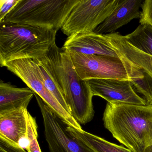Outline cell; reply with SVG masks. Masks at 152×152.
I'll return each instance as SVG.
<instances>
[{
    "label": "cell",
    "instance_id": "cell-1",
    "mask_svg": "<svg viewBox=\"0 0 152 152\" xmlns=\"http://www.w3.org/2000/svg\"><path fill=\"white\" fill-rule=\"evenodd\" d=\"M35 60L61 89L73 118L80 124L90 122L95 114L93 95L88 80H82L77 74L69 51L56 43L47 56Z\"/></svg>",
    "mask_w": 152,
    "mask_h": 152
},
{
    "label": "cell",
    "instance_id": "cell-2",
    "mask_svg": "<svg viewBox=\"0 0 152 152\" xmlns=\"http://www.w3.org/2000/svg\"><path fill=\"white\" fill-rule=\"evenodd\" d=\"M103 120L113 137L133 152H144L152 145V104L107 102Z\"/></svg>",
    "mask_w": 152,
    "mask_h": 152
},
{
    "label": "cell",
    "instance_id": "cell-3",
    "mask_svg": "<svg viewBox=\"0 0 152 152\" xmlns=\"http://www.w3.org/2000/svg\"><path fill=\"white\" fill-rule=\"evenodd\" d=\"M57 31L28 25L1 23V66L18 59L44 57L56 44Z\"/></svg>",
    "mask_w": 152,
    "mask_h": 152
},
{
    "label": "cell",
    "instance_id": "cell-4",
    "mask_svg": "<svg viewBox=\"0 0 152 152\" xmlns=\"http://www.w3.org/2000/svg\"><path fill=\"white\" fill-rule=\"evenodd\" d=\"M79 1V0H20L1 23L28 25L58 31Z\"/></svg>",
    "mask_w": 152,
    "mask_h": 152
},
{
    "label": "cell",
    "instance_id": "cell-5",
    "mask_svg": "<svg viewBox=\"0 0 152 152\" xmlns=\"http://www.w3.org/2000/svg\"><path fill=\"white\" fill-rule=\"evenodd\" d=\"M104 35L121 60L135 91L152 105V56L133 47L119 33Z\"/></svg>",
    "mask_w": 152,
    "mask_h": 152
},
{
    "label": "cell",
    "instance_id": "cell-6",
    "mask_svg": "<svg viewBox=\"0 0 152 152\" xmlns=\"http://www.w3.org/2000/svg\"><path fill=\"white\" fill-rule=\"evenodd\" d=\"M120 0H79L65 21L61 30L70 37L93 32L116 8Z\"/></svg>",
    "mask_w": 152,
    "mask_h": 152
},
{
    "label": "cell",
    "instance_id": "cell-7",
    "mask_svg": "<svg viewBox=\"0 0 152 152\" xmlns=\"http://www.w3.org/2000/svg\"><path fill=\"white\" fill-rule=\"evenodd\" d=\"M5 67L22 80L66 125L79 130H83L80 124L73 118L48 90L44 84L39 65L35 60L31 58L18 59L7 63Z\"/></svg>",
    "mask_w": 152,
    "mask_h": 152
},
{
    "label": "cell",
    "instance_id": "cell-8",
    "mask_svg": "<svg viewBox=\"0 0 152 152\" xmlns=\"http://www.w3.org/2000/svg\"><path fill=\"white\" fill-rule=\"evenodd\" d=\"M43 118L45 139L50 152H96L73 136L64 121L34 93Z\"/></svg>",
    "mask_w": 152,
    "mask_h": 152
},
{
    "label": "cell",
    "instance_id": "cell-9",
    "mask_svg": "<svg viewBox=\"0 0 152 152\" xmlns=\"http://www.w3.org/2000/svg\"><path fill=\"white\" fill-rule=\"evenodd\" d=\"M68 51L75 69L82 80H129L125 67L119 58Z\"/></svg>",
    "mask_w": 152,
    "mask_h": 152
},
{
    "label": "cell",
    "instance_id": "cell-10",
    "mask_svg": "<svg viewBox=\"0 0 152 152\" xmlns=\"http://www.w3.org/2000/svg\"><path fill=\"white\" fill-rule=\"evenodd\" d=\"M88 83L93 96L102 97L110 104L148 105L129 80L93 79Z\"/></svg>",
    "mask_w": 152,
    "mask_h": 152
},
{
    "label": "cell",
    "instance_id": "cell-11",
    "mask_svg": "<svg viewBox=\"0 0 152 152\" xmlns=\"http://www.w3.org/2000/svg\"><path fill=\"white\" fill-rule=\"evenodd\" d=\"M27 107L23 105L0 111V140L14 147L25 148Z\"/></svg>",
    "mask_w": 152,
    "mask_h": 152
},
{
    "label": "cell",
    "instance_id": "cell-12",
    "mask_svg": "<svg viewBox=\"0 0 152 152\" xmlns=\"http://www.w3.org/2000/svg\"><path fill=\"white\" fill-rule=\"evenodd\" d=\"M62 48L85 55L119 58L104 35L94 32L71 35L66 39Z\"/></svg>",
    "mask_w": 152,
    "mask_h": 152
},
{
    "label": "cell",
    "instance_id": "cell-13",
    "mask_svg": "<svg viewBox=\"0 0 152 152\" xmlns=\"http://www.w3.org/2000/svg\"><path fill=\"white\" fill-rule=\"evenodd\" d=\"M143 2L142 0H120L113 12L94 32L100 34L114 33L133 19H140V9Z\"/></svg>",
    "mask_w": 152,
    "mask_h": 152
},
{
    "label": "cell",
    "instance_id": "cell-14",
    "mask_svg": "<svg viewBox=\"0 0 152 152\" xmlns=\"http://www.w3.org/2000/svg\"><path fill=\"white\" fill-rule=\"evenodd\" d=\"M34 96L29 87L19 88L10 82L0 81V111L28 106Z\"/></svg>",
    "mask_w": 152,
    "mask_h": 152
},
{
    "label": "cell",
    "instance_id": "cell-15",
    "mask_svg": "<svg viewBox=\"0 0 152 152\" xmlns=\"http://www.w3.org/2000/svg\"><path fill=\"white\" fill-rule=\"evenodd\" d=\"M67 130L96 152H133L130 149L111 143L91 133L66 125Z\"/></svg>",
    "mask_w": 152,
    "mask_h": 152
},
{
    "label": "cell",
    "instance_id": "cell-16",
    "mask_svg": "<svg viewBox=\"0 0 152 152\" xmlns=\"http://www.w3.org/2000/svg\"><path fill=\"white\" fill-rule=\"evenodd\" d=\"M124 37L133 47L152 56V26L147 24H140L135 31Z\"/></svg>",
    "mask_w": 152,
    "mask_h": 152
},
{
    "label": "cell",
    "instance_id": "cell-17",
    "mask_svg": "<svg viewBox=\"0 0 152 152\" xmlns=\"http://www.w3.org/2000/svg\"><path fill=\"white\" fill-rule=\"evenodd\" d=\"M27 132L26 145L25 149L28 152H42L38 141V125L36 119L28 110L26 113Z\"/></svg>",
    "mask_w": 152,
    "mask_h": 152
},
{
    "label": "cell",
    "instance_id": "cell-18",
    "mask_svg": "<svg viewBox=\"0 0 152 152\" xmlns=\"http://www.w3.org/2000/svg\"><path fill=\"white\" fill-rule=\"evenodd\" d=\"M35 60L39 65L40 72L43 78V82L46 88L62 107L71 114L70 109L66 104L61 89L54 81L47 70L41 64Z\"/></svg>",
    "mask_w": 152,
    "mask_h": 152
},
{
    "label": "cell",
    "instance_id": "cell-19",
    "mask_svg": "<svg viewBox=\"0 0 152 152\" xmlns=\"http://www.w3.org/2000/svg\"><path fill=\"white\" fill-rule=\"evenodd\" d=\"M141 8L140 23L148 25L152 27V0L144 1Z\"/></svg>",
    "mask_w": 152,
    "mask_h": 152
},
{
    "label": "cell",
    "instance_id": "cell-20",
    "mask_svg": "<svg viewBox=\"0 0 152 152\" xmlns=\"http://www.w3.org/2000/svg\"><path fill=\"white\" fill-rule=\"evenodd\" d=\"M20 0H0V23L18 3Z\"/></svg>",
    "mask_w": 152,
    "mask_h": 152
},
{
    "label": "cell",
    "instance_id": "cell-21",
    "mask_svg": "<svg viewBox=\"0 0 152 152\" xmlns=\"http://www.w3.org/2000/svg\"><path fill=\"white\" fill-rule=\"evenodd\" d=\"M0 152H28L21 148L14 147L0 140Z\"/></svg>",
    "mask_w": 152,
    "mask_h": 152
},
{
    "label": "cell",
    "instance_id": "cell-22",
    "mask_svg": "<svg viewBox=\"0 0 152 152\" xmlns=\"http://www.w3.org/2000/svg\"><path fill=\"white\" fill-rule=\"evenodd\" d=\"M144 152H152V145L147 147Z\"/></svg>",
    "mask_w": 152,
    "mask_h": 152
}]
</instances>
